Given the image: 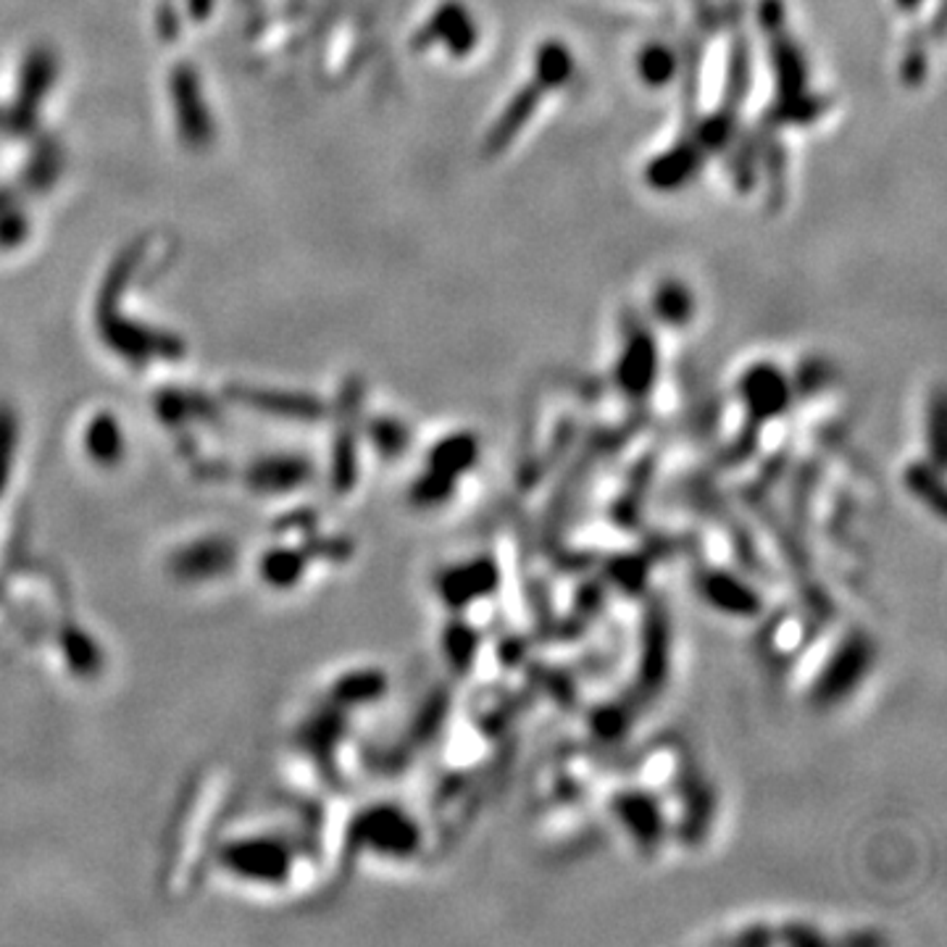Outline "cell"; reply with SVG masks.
<instances>
[{"instance_id": "6da1fadb", "label": "cell", "mask_w": 947, "mask_h": 947, "mask_svg": "<svg viewBox=\"0 0 947 947\" xmlns=\"http://www.w3.org/2000/svg\"><path fill=\"white\" fill-rule=\"evenodd\" d=\"M655 311L666 324H685L692 313V295L681 282L661 284L655 293Z\"/></svg>"}, {"instance_id": "7a4b0ae2", "label": "cell", "mask_w": 947, "mask_h": 947, "mask_svg": "<svg viewBox=\"0 0 947 947\" xmlns=\"http://www.w3.org/2000/svg\"><path fill=\"white\" fill-rule=\"evenodd\" d=\"M537 74L542 85L558 87L571 74V53L558 40H551L537 53Z\"/></svg>"}, {"instance_id": "3957f363", "label": "cell", "mask_w": 947, "mask_h": 947, "mask_svg": "<svg viewBox=\"0 0 947 947\" xmlns=\"http://www.w3.org/2000/svg\"><path fill=\"white\" fill-rule=\"evenodd\" d=\"M674 69H677V59L668 48L663 46H650L642 50L640 56V74L650 87H663L672 79Z\"/></svg>"}]
</instances>
